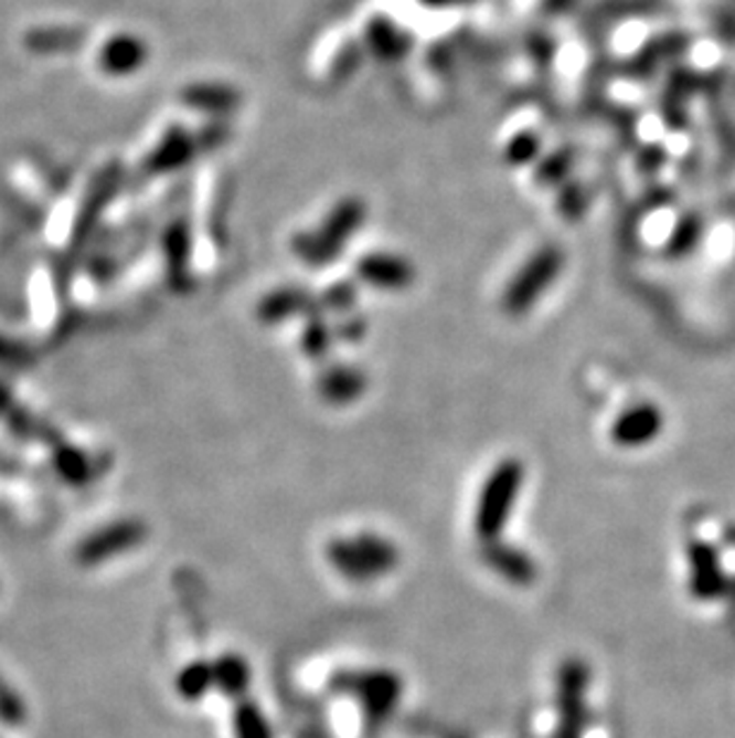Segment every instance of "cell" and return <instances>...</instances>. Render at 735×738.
Here are the masks:
<instances>
[{
	"instance_id": "1",
	"label": "cell",
	"mask_w": 735,
	"mask_h": 738,
	"mask_svg": "<svg viewBox=\"0 0 735 738\" xmlns=\"http://www.w3.org/2000/svg\"><path fill=\"white\" fill-rule=\"evenodd\" d=\"M523 483L525 466L519 460H504L492 468L480 491L473 516V530L480 542H494L504 534Z\"/></svg>"
},
{
	"instance_id": "2",
	"label": "cell",
	"mask_w": 735,
	"mask_h": 738,
	"mask_svg": "<svg viewBox=\"0 0 735 738\" xmlns=\"http://www.w3.org/2000/svg\"><path fill=\"white\" fill-rule=\"evenodd\" d=\"M326 557L337 573L349 581H375L400 565V548L375 534L334 538L326 545Z\"/></svg>"
},
{
	"instance_id": "3",
	"label": "cell",
	"mask_w": 735,
	"mask_h": 738,
	"mask_svg": "<svg viewBox=\"0 0 735 738\" xmlns=\"http://www.w3.org/2000/svg\"><path fill=\"white\" fill-rule=\"evenodd\" d=\"M332 688L354 696L361 703L365 719L375 727L394 713V707L402 700L404 693L400 674L392 670L340 672L332 676Z\"/></svg>"
},
{
	"instance_id": "4",
	"label": "cell",
	"mask_w": 735,
	"mask_h": 738,
	"mask_svg": "<svg viewBox=\"0 0 735 738\" xmlns=\"http://www.w3.org/2000/svg\"><path fill=\"white\" fill-rule=\"evenodd\" d=\"M590 682L587 664L568 660L556 676V713L558 725L554 738H580L585 727V690Z\"/></svg>"
},
{
	"instance_id": "5",
	"label": "cell",
	"mask_w": 735,
	"mask_h": 738,
	"mask_svg": "<svg viewBox=\"0 0 735 738\" xmlns=\"http://www.w3.org/2000/svg\"><path fill=\"white\" fill-rule=\"evenodd\" d=\"M562 265H564L562 251L556 249L542 251V254H537L531 263H528L525 271L516 277V283L509 289L507 306L513 308V312H525L528 306H533V302L550 287L558 271H562Z\"/></svg>"
},
{
	"instance_id": "6",
	"label": "cell",
	"mask_w": 735,
	"mask_h": 738,
	"mask_svg": "<svg viewBox=\"0 0 735 738\" xmlns=\"http://www.w3.org/2000/svg\"><path fill=\"white\" fill-rule=\"evenodd\" d=\"M664 413L657 404H636L624 411L611 425V442L619 447H645L659 437Z\"/></svg>"
},
{
	"instance_id": "7",
	"label": "cell",
	"mask_w": 735,
	"mask_h": 738,
	"mask_svg": "<svg viewBox=\"0 0 735 738\" xmlns=\"http://www.w3.org/2000/svg\"><path fill=\"white\" fill-rule=\"evenodd\" d=\"M143 538H146V526L141 521L113 524L82 545L79 559L84 565H96L103 562V559L137 548Z\"/></svg>"
},
{
	"instance_id": "8",
	"label": "cell",
	"mask_w": 735,
	"mask_h": 738,
	"mask_svg": "<svg viewBox=\"0 0 735 738\" xmlns=\"http://www.w3.org/2000/svg\"><path fill=\"white\" fill-rule=\"evenodd\" d=\"M482 559L494 573H499L502 579H507L513 586L533 583L537 576V567L533 562V557L525 550L513 548V545H507V542H499V540L484 542Z\"/></svg>"
},
{
	"instance_id": "9",
	"label": "cell",
	"mask_w": 735,
	"mask_h": 738,
	"mask_svg": "<svg viewBox=\"0 0 735 738\" xmlns=\"http://www.w3.org/2000/svg\"><path fill=\"white\" fill-rule=\"evenodd\" d=\"M697 92V75L688 67H675L669 77L664 94H661V117H664L667 127L683 129L688 125L690 103H693Z\"/></svg>"
},
{
	"instance_id": "10",
	"label": "cell",
	"mask_w": 735,
	"mask_h": 738,
	"mask_svg": "<svg viewBox=\"0 0 735 738\" xmlns=\"http://www.w3.org/2000/svg\"><path fill=\"white\" fill-rule=\"evenodd\" d=\"M690 43H693V39L685 34H664L650 39L638 53V72L640 75H650L652 70L667 65L669 61H675L681 53H685Z\"/></svg>"
},
{
	"instance_id": "11",
	"label": "cell",
	"mask_w": 735,
	"mask_h": 738,
	"mask_svg": "<svg viewBox=\"0 0 735 738\" xmlns=\"http://www.w3.org/2000/svg\"><path fill=\"white\" fill-rule=\"evenodd\" d=\"M704 218L700 213H685L679 220L669 234V240L664 244V251L669 259H688L690 254H695V249L700 246L704 238Z\"/></svg>"
},
{
	"instance_id": "12",
	"label": "cell",
	"mask_w": 735,
	"mask_h": 738,
	"mask_svg": "<svg viewBox=\"0 0 735 738\" xmlns=\"http://www.w3.org/2000/svg\"><path fill=\"white\" fill-rule=\"evenodd\" d=\"M213 684L230 698H239L252 684V667L242 655H223L213 662Z\"/></svg>"
},
{
	"instance_id": "13",
	"label": "cell",
	"mask_w": 735,
	"mask_h": 738,
	"mask_svg": "<svg viewBox=\"0 0 735 738\" xmlns=\"http://www.w3.org/2000/svg\"><path fill=\"white\" fill-rule=\"evenodd\" d=\"M690 565L697 569L693 571L695 593L702 598H714L718 593V586H722V573H718L714 550L695 548V552L690 555Z\"/></svg>"
},
{
	"instance_id": "14",
	"label": "cell",
	"mask_w": 735,
	"mask_h": 738,
	"mask_svg": "<svg viewBox=\"0 0 735 738\" xmlns=\"http://www.w3.org/2000/svg\"><path fill=\"white\" fill-rule=\"evenodd\" d=\"M211 688H215L211 662H191L178 676V690L184 700H199Z\"/></svg>"
},
{
	"instance_id": "15",
	"label": "cell",
	"mask_w": 735,
	"mask_h": 738,
	"mask_svg": "<svg viewBox=\"0 0 735 738\" xmlns=\"http://www.w3.org/2000/svg\"><path fill=\"white\" fill-rule=\"evenodd\" d=\"M234 736L237 738H273L266 715L256 703H239L234 710Z\"/></svg>"
},
{
	"instance_id": "16",
	"label": "cell",
	"mask_w": 735,
	"mask_h": 738,
	"mask_svg": "<svg viewBox=\"0 0 735 738\" xmlns=\"http://www.w3.org/2000/svg\"><path fill=\"white\" fill-rule=\"evenodd\" d=\"M361 378L351 373H334L328 380H322V397L328 402H349L361 392Z\"/></svg>"
},
{
	"instance_id": "17",
	"label": "cell",
	"mask_w": 735,
	"mask_h": 738,
	"mask_svg": "<svg viewBox=\"0 0 735 738\" xmlns=\"http://www.w3.org/2000/svg\"><path fill=\"white\" fill-rule=\"evenodd\" d=\"M0 717L10 719V721L22 719V705L18 703V698H14L6 686H0Z\"/></svg>"
}]
</instances>
